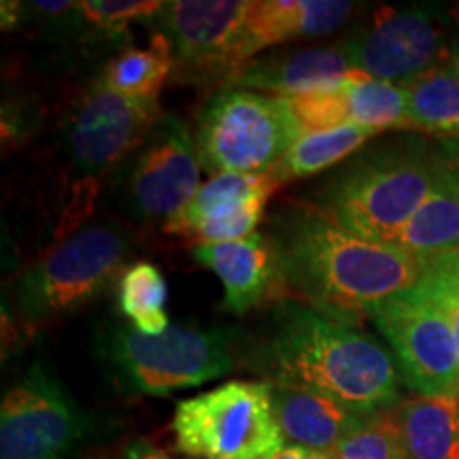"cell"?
<instances>
[{"instance_id": "1", "label": "cell", "mask_w": 459, "mask_h": 459, "mask_svg": "<svg viewBox=\"0 0 459 459\" xmlns=\"http://www.w3.org/2000/svg\"><path fill=\"white\" fill-rule=\"evenodd\" d=\"M251 364L271 385L311 389L359 417L400 404V377L383 344L358 321L302 300L273 304L251 344Z\"/></svg>"}, {"instance_id": "2", "label": "cell", "mask_w": 459, "mask_h": 459, "mask_svg": "<svg viewBox=\"0 0 459 459\" xmlns=\"http://www.w3.org/2000/svg\"><path fill=\"white\" fill-rule=\"evenodd\" d=\"M266 234L290 294L351 321L412 290L426 266L409 251L355 237L308 203L279 206Z\"/></svg>"}, {"instance_id": "3", "label": "cell", "mask_w": 459, "mask_h": 459, "mask_svg": "<svg viewBox=\"0 0 459 459\" xmlns=\"http://www.w3.org/2000/svg\"><path fill=\"white\" fill-rule=\"evenodd\" d=\"M438 143L406 134L359 149L325 177L308 204L355 237L392 245L432 192Z\"/></svg>"}, {"instance_id": "4", "label": "cell", "mask_w": 459, "mask_h": 459, "mask_svg": "<svg viewBox=\"0 0 459 459\" xmlns=\"http://www.w3.org/2000/svg\"><path fill=\"white\" fill-rule=\"evenodd\" d=\"M132 254L124 228L105 223L71 234L15 283V307L30 328L54 324L100 298L122 277Z\"/></svg>"}, {"instance_id": "5", "label": "cell", "mask_w": 459, "mask_h": 459, "mask_svg": "<svg viewBox=\"0 0 459 459\" xmlns=\"http://www.w3.org/2000/svg\"><path fill=\"white\" fill-rule=\"evenodd\" d=\"M234 332L170 325L158 336L115 325L102 338V355L128 392L169 395L200 387L234 370Z\"/></svg>"}, {"instance_id": "6", "label": "cell", "mask_w": 459, "mask_h": 459, "mask_svg": "<svg viewBox=\"0 0 459 459\" xmlns=\"http://www.w3.org/2000/svg\"><path fill=\"white\" fill-rule=\"evenodd\" d=\"M302 136L290 100L243 88L217 90L196 122L200 166L211 175H266Z\"/></svg>"}, {"instance_id": "7", "label": "cell", "mask_w": 459, "mask_h": 459, "mask_svg": "<svg viewBox=\"0 0 459 459\" xmlns=\"http://www.w3.org/2000/svg\"><path fill=\"white\" fill-rule=\"evenodd\" d=\"M170 428L177 449L196 459H271L285 446L266 381H228L181 400Z\"/></svg>"}, {"instance_id": "8", "label": "cell", "mask_w": 459, "mask_h": 459, "mask_svg": "<svg viewBox=\"0 0 459 459\" xmlns=\"http://www.w3.org/2000/svg\"><path fill=\"white\" fill-rule=\"evenodd\" d=\"M158 102L130 100L94 82L83 91L65 132V158L73 181L68 226L82 221V209L96 198L100 183L122 169L162 117Z\"/></svg>"}, {"instance_id": "9", "label": "cell", "mask_w": 459, "mask_h": 459, "mask_svg": "<svg viewBox=\"0 0 459 459\" xmlns=\"http://www.w3.org/2000/svg\"><path fill=\"white\" fill-rule=\"evenodd\" d=\"M455 11L443 4L378 7L342 39L351 71L406 83L449 62Z\"/></svg>"}, {"instance_id": "10", "label": "cell", "mask_w": 459, "mask_h": 459, "mask_svg": "<svg viewBox=\"0 0 459 459\" xmlns=\"http://www.w3.org/2000/svg\"><path fill=\"white\" fill-rule=\"evenodd\" d=\"M115 175L126 213L166 226L203 187L196 139L183 119L164 113Z\"/></svg>"}, {"instance_id": "11", "label": "cell", "mask_w": 459, "mask_h": 459, "mask_svg": "<svg viewBox=\"0 0 459 459\" xmlns=\"http://www.w3.org/2000/svg\"><path fill=\"white\" fill-rule=\"evenodd\" d=\"M249 0H172L147 24L169 41L181 83H221L243 68L240 41Z\"/></svg>"}, {"instance_id": "12", "label": "cell", "mask_w": 459, "mask_h": 459, "mask_svg": "<svg viewBox=\"0 0 459 459\" xmlns=\"http://www.w3.org/2000/svg\"><path fill=\"white\" fill-rule=\"evenodd\" d=\"M385 336L402 381L419 395L459 394V351L446 315L409 290L370 313Z\"/></svg>"}, {"instance_id": "13", "label": "cell", "mask_w": 459, "mask_h": 459, "mask_svg": "<svg viewBox=\"0 0 459 459\" xmlns=\"http://www.w3.org/2000/svg\"><path fill=\"white\" fill-rule=\"evenodd\" d=\"M88 419L66 389L32 364L0 406V459H71Z\"/></svg>"}, {"instance_id": "14", "label": "cell", "mask_w": 459, "mask_h": 459, "mask_svg": "<svg viewBox=\"0 0 459 459\" xmlns=\"http://www.w3.org/2000/svg\"><path fill=\"white\" fill-rule=\"evenodd\" d=\"M279 183L266 175H215L198 189L186 209L164 226L194 245L232 243L254 234Z\"/></svg>"}, {"instance_id": "15", "label": "cell", "mask_w": 459, "mask_h": 459, "mask_svg": "<svg viewBox=\"0 0 459 459\" xmlns=\"http://www.w3.org/2000/svg\"><path fill=\"white\" fill-rule=\"evenodd\" d=\"M304 134L355 124L375 130H411L406 115V91L402 83L351 73L341 88L298 96L290 100Z\"/></svg>"}, {"instance_id": "16", "label": "cell", "mask_w": 459, "mask_h": 459, "mask_svg": "<svg viewBox=\"0 0 459 459\" xmlns=\"http://www.w3.org/2000/svg\"><path fill=\"white\" fill-rule=\"evenodd\" d=\"M194 260L221 281L223 308L234 315L254 311L268 300L290 298L277 249L266 232H254L232 243L198 245Z\"/></svg>"}, {"instance_id": "17", "label": "cell", "mask_w": 459, "mask_h": 459, "mask_svg": "<svg viewBox=\"0 0 459 459\" xmlns=\"http://www.w3.org/2000/svg\"><path fill=\"white\" fill-rule=\"evenodd\" d=\"M351 73V66L338 45L298 48L254 57L230 79L226 88L264 91L268 96L290 100L341 88Z\"/></svg>"}, {"instance_id": "18", "label": "cell", "mask_w": 459, "mask_h": 459, "mask_svg": "<svg viewBox=\"0 0 459 459\" xmlns=\"http://www.w3.org/2000/svg\"><path fill=\"white\" fill-rule=\"evenodd\" d=\"M353 11L347 0H249L240 62L245 66L273 45L336 32Z\"/></svg>"}, {"instance_id": "19", "label": "cell", "mask_w": 459, "mask_h": 459, "mask_svg": "<svg viewBox=\"0 0 459 459\" xmlns=\"http://www.w3.org/2000/svg\"><path fill=\"white\" fill-rule=\"evenodd\" d=\"M271 389L274 417L291 445L334 453L364 419L311 389L294 385H271Z\"/></svg>"}, {"instance_id": "20", "label": "cell", "mask_w": 459, "mask_h": 459, "mask_svg": "<svg viewBox=\"0 0 459 459\" xmlns=\"http://www.w3.org/2000/svg\"><path fill=\"white\" fill-rule=\"evenodd\" d=\"M392 415L406 459H459V394L417 395Z\"/></svg>"}, {"instance_id": "21", "label": "cell", "mask_w": 459, "mask_h": 459, "mask_svg": "<svg viewBox=\"0 0 459 459\" xmlns=\"http://www.w3.org/2000/svg\"><path fill=\"white\" fill-rule=\"evenodd\" d=\"M392 247L409 251L423 260L459 251V181L446 166L445 158L440 162L432 192L409 223L400 230Z\"/></svg>"}, {"instance_id": "22", "label": "cell", "mask_w": 459, "mask_h": 459, "mask_svg": "<svg viewBox=\"0 0 459 459\" xmlns=\"http://www.w3.org/2000/svg\"><path fill=\"white\" fill-rule=\"evenodd\" d=\"M175 60L170 45L160 32H153L149 48H126L102 66L100 85L130 100L158 102V94L172 77Z\"/></svg>"}, {"instance_id": "23", "label": "cell", "mask_w": 459, "mask_h": 459, "mask_svg": "<svg viewBox=\"0 0 459 459\" xmlns=\"http://www.w3.org/2000/svg\"><path fill=\"white\" fill-rule=\"evenodd\" d=\"M402 85L411 130L434 134L438 141L459 139V77L449 62Z\"/></svg>"}, {"instance_id": "24", "label": "cell", "mask_w": 459, "mask_h": 459, "mask_svg": "<svg viewBox=\"0 0 459 459\" xmlns=\"http://www.w3.org/2000/svg\"><path fill=\"white\" fill-rule=\"evenodd\" d=\"M377 134L378 132L361 128V126L355 124L302 134L291 145L290 152L279 160V164L271 170V175L279 186L285 181L317 175V172L338 164L341 160L355 156Z\"/></svg>"}, {"instance_id": "25", "label": "cell", "mask_w": 459, "mask_h": 459, "mask_svg": "<svg viewBox=\"0 0 459 459\" xmlns=\"http://www.w3.org/2000/svg\"><path fill=\"white\" fill-rule=\"evenodd\" d=\"M166 298V279L152 262H134L117 281L119 311L130 319L132 328L143 334L158 336L170 328Z\"/></svg>"}, {"instance_id": "26", "label": "cell", "mask_w": 459, "mask_h": 459, "mask_svg": "<svg viewBox=\"0 0 459 459\" xmlns=\"http://www.w3.org/2000/svg\"><path fill=\"white\" fill-rule=\"evenodd\" d=\"M158 0H83L79 3L82 32L111 43H124L130 39L132 22H149L162 9Z\"/></svg>"}, {"instance_id": "27", "label": "cell", "mask_w": 459, "mask_h": 459, "mask_svg": "<svg viewBox=\"0 0 459 459\" xmlns=\"http://www.w3.org/2000/svg\"><path fill=\"white\" fill-rule=\"evenodd\" d=\"M334 459H406L392 409L368 415L332 453Z\"/></svg>"}, {"instance_id": "28", "label": "cell", "mask_w": 459, "mask_h": 459, "mask_svg": "<svg viewBox=\"0 0 459 459\" xmlns=\"http://www.w3.org/2000/svg\"><path fill=\"white\" fill-rule=\"evenodd\" d=\"M412 290L446 315L459 351V251L428 257L421 277Z\"/></svg>"}, {"instance_id": "29", "label": "cell", "mask_w": 459, "mask_h": 459, "mask_svg": "<svg viewBox=\"0 0 459 459\" xmlns=\"http://www.w3.org/2000/svg\"><path fill=\"white\" fill-rule=\"evenodd\" d=\"M117 459H172L169 453L160 449L147 438H136L128 443L119 453Z\"/></svg>"}, {"instance_id": "30", "label": "cell", "mask_w": 459, "mask_h": 459, "mask_svg": "<svg viewBox=\"0 0 459 459\" xmlns=\"http://www.w3.org/2000/svg\"><path fill=\"white\" fill-rule=\"evenodd\" d=\"M0 15H3V30H15L17 26H24V3H7L0 4Z\"/></svg>"}, {"instance_id": "31", "label": "cell", "mask_w": 459, "mask_h": 459, "mask_svg": "<svg viewBox=\"0 0 459 459\" xmlns=\"http://www.w3.org/2000/svg\"><path fill=\"white\" fill-rule=\"evenodd\" d=\"M271 459H334V457H332V453L307 449V446H298V445H285L283 449Z\"/></svg>"}, {"instance_id": "32", "label": "cell", "mask_w": 459, "mask_h": 459, "mask_svg": "<svg viewBox=\"0 0 459 459\" xmlns=\"http://www.w3.org/2000/svg\"><path fill=\"white\" fill-rule=\"evenodd\" d=\"M440 147V153H443L446 166H449L455 179L459 181V139H445V141H436Z\"/></svg>"}, {"instance_id": "33", "label": "cell", "mask_w": 459, "mask_h": 459, "mask_svg": "<svg viewBox=\"0 0 459 459\" xmlns=\"http://www.w3.org/2000/svg\"><path fill=\"white\" fill-rule=\"evenodd\" d=\"M449 65L459 77V9H455V22H453V39H451V54Z\"/></svg>"}]
</instances>
